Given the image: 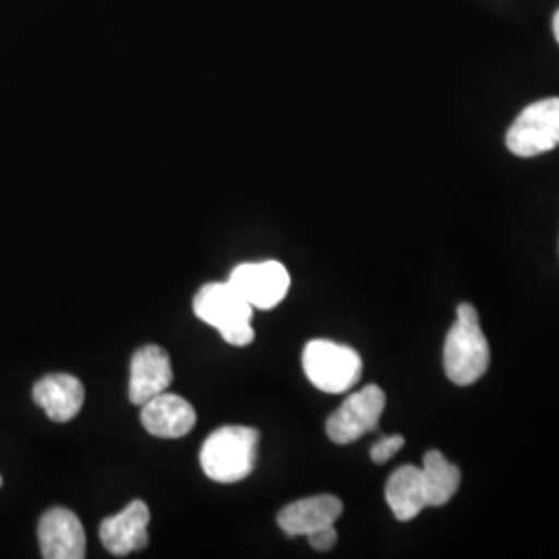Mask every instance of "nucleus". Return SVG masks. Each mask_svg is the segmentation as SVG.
<instances>
[{"mask_svg":"<svg viewBox=\"0 0 559 559\" xmlns=\"http://www.w3.org/2000/svg\"><path fill=\"white\" fill-rule=\"evenodd\" d=\"M150 508L141 500L131 501L119 514L104 520L100 526L102 545L117 558L147 547Z\"/></svg>","mask_w":559,"mask_h":559,"instance_id":"nucleus-9","label":"nucleus"},{"mask_svg":"<svg viewBox=\"0 0 559 559\" xmlns=\"http://www.w3.org/2000/svg\"><path fill=\"white\" fill-rule=\"evenodd\" d=\"M342 510L344 506L336 496H316L293 501L280 510V528L288 537H307L320 528L336 524V520L342 516Z\"/></svg>","mask_w":559,"mask_h":559,"instance_id":"nucleus-12","label":"nucleus"},{"mask_svg":"<svg viewBox=\"0 0 559 559\" xmlns=\"http://www.w3.org/2000/svg\"><path fill=\"white\" fill-rule=\"evenodd\" d=\"M0 485H2V477H0Z\"/></svg>","mask_w":559,"mask_h":559,"instance_id":"nucleus-19","label":"nucleus"},{"mask_svg":"<svg viewBox=\"0 0 559 559\" xmlns=\"http://www.w3.org/2000/svg\"><path fill=\"white\" fill-rule=\"evenodd\" d=\"M307 537H309V543H311L313 549H318V551H330V549L336 545V540H338V533H336V528H334V524H332V526L320 528V531H316V533H311V535H307Z\"/></svg>","mask_w":559,"mask_h":559,"instance_id":"nucleus-17","label":"nucleus"},{"mask_svg":"<svg viewBox=\"0 0 559 559\" xmlns=\"http://www.w3.org/2000/svg\"><path fill=\"white\" fill-rule=\"evenodd\" d=\"M34 400L50 419L67 423L80 415L85 390L75 376L52 373L34 385Z\"/></svg>","mask_w":559,"mask_h":559,"instance_id":"nucleus-13","label":"nucleus"},{"mask_svg":"<svg viewBox=\"0 0 559 559\" xmlns=\"http://www.w3.org/2000/svg\"><path fill=\"white\" fill-rule=\"evenodd\" d=\"M258 448V429L245 425L221 427L201 445V468L216 483H239L253 473Z\"/></svg>","mask_w":559,"mask_h":559,"instance_id":"nucleus-2","label":"nucleus"},{"mask_svg":"<svg viewBox=\"0 0 559 559\" xmlns=\"http://www.w3.org/2000/svg\"><path fill=\"white\" fill-rule=\"evenodd\" d=\"M195 420L198 415L191 402L168 392H162L141 406L143 427L152 436L164 438V440L185 438L187 433L193 431Z\"/></svg>","mask_w":559,"mask_h":559,"instance_id":"nucleus-10","label":"nucleus"},{"mask_svg":"<svg viewBox=\"0 0 559 559\" xmlns=\"http://www.w3.org/2000/svg\"><path fill=\"white\" fill-rule=\"evenodd\" d=\"M554 36H556V40L559 44V11L556 13V17H554Z\"/></svg>","mask_w":559,"mask_h":559,"instance_id":"nucleus-18","label":"nucleus"},{"mask_svg":"<svg viewBox=\"0 0 559 559\" xmlns=\"http://www.w3.org/2000/svg\"><path fill=\"white\" fill-rule=\"evenodd\" d=\"M508 150L519 158H535L559 145V98L533 102L520 112L506 135Z\"/></svg>","mask_w":559,"mask_h":559,"instance_id":"nucleus-5","label":"nucleus"},{"mask_svg":"<svg viewBox=\"0 0 559 559\" xmlns=\"http://www.w3.org/2000/svg\"><path fill=\"white\" fill-rule=\"evenodd\" d=\"M385 501L400 522L417 519L427 508V491L419 466L396 468L385 483Z\"/></svg>","mask_w":559,"mask_h":559,"instance_id":"nucleus-14","label":"nucleus"},{"mask_svg":"<svg viewBox=\"0 0 559 559\" xmlns=\"http://www.w3.org/2000/svg\"><path fill=\"white\" fill-rule=\"evenodd\" d=\"M253 309H274L290 288V274L280 261L242 263L228 280Z\"/></svg>","mask_w":559,"mask_h":559,"instance_id":"nucleus-7","label":"nucleus"},{"mask_svg":"<svg viewBox=\"0 0 559 559\" xmlns=\"http://www.w3.org/2000/svg\"><path fill=\"white\" fill-rule=\"evenodd\" d=\"M404 445V438L402 436H385L381 438L373 448H371V460L376 464H385L388 460L394 459Z\"/></svg>","mask_w":559,"mask_h":559,"instance_id":"nucleus-16","label":"nucleus"},{"mask_svg":"<svg viewBox=\"0 0 559 559\" xmlns=\"http://www.w3.org/2000/svg\"><path fill=\"white\" fill-rule=\"evenodd\" d=\"M302 369L321 392L342 394L359 383L362 360L350 346L332 340H311L302 350Z\"/></svg>","mask_w":559,"mask_h":559,"instance_id":"nucleus-4","label":"nucleus"},{"mask_svg":"<svg viewBox=\"0 0 559 559\" xmlns=\"http://www.w3.org/2000/svg\"><path fill=\"white\" fill-rule=\"evenodd\" d=\"M420 473L427 491V508L445 506L456 496L462 473L454 462H450L441 454L440 450L425 452Z\"/></svg>","mask_w":559,"mask_h":559,"instance_id":"nucleus-15","label":"nucleus"},{"mask_svg":"<svg viewBox=\"0 0 559 559\" xmlns=\"http://www.w3.org/2000/svg\"><path fill=\"white\" fill-rule=\"evenodd\" d=\"M193 311L201 321L214 325L222 338L233 346H247L255 338L251 328L253 307L242 299L230 282L201 286L193 300Z\"/></svg>","mask_w":559,"mask_h":559,"instance_id":"nucleus-3","label":"nucleus"},{"mask_svg":"<svg viewBox=\"0 0 559 559\" xmlns=\"http://www.w3.org/2000/svg\"><path fill=\"white\" fill-rule=\"evenodd\" d=\"M489 360L491 350L483 334L477 309L468 302H460L456 321L443 346V369L448 380L456 385H471L485 376Z\"/></svg>","mask_w":559,"mask_h":559,"instance_id":"nucleus-1","label":"nucleus"},{"mask_svg":"<svg viewBox=\"0 0 559 559\" xmlns=\"http://www.w3.org/2000/svg\"><path fill=\"white\" fill-rule=\"evenodd\" d=\"M383 408L385 392L376 383L365 385L362 390L344 400L338 411L330 415L325 423L328 438L340 445L360 440L365 433L378 429Z\"/></svg>","mask_w":559,"mask_h":559,"instance_id":"nucleus-6","label":"nucleus"},{"mask_svg":"<svg viewBox=\"0 0 559 559\" xmlns=\"http://www.w3.org/2000/svg\"><path fill=\"white\" fill-rule=\"evenodd\" d=\"M41 556L46 559L85 558V531L81 520L67 508H52L38 524Z\"/></svg>","mask_w":559,"mask_h":559,"instance_id":"nucleus-8","label":"nucleus"},{"mask_svg":"<svg viewBox=\"0 0 559 559\" xmlns=\"http://www.w3.org/2000/svg\"><path fill=\"white\" fill-rule=\"evenodd\" d=\"M173 383V362L168 353L160 346H143L131 359L129 399L143 406L147 400L168 392Z\"/></svg>","mask_w":559,"mask_h":559,"instance_id":"nucleus-11","label":"nucleus"}]
</instances>
